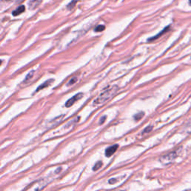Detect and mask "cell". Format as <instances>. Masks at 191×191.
<instances>
[{"mask_svg": "<svg viewBox=\"0 0 191 191\" xmlns=\"http://www.w3.org/2000/svg\"><path fill=\"white\" fill-rule=\"evenodd\" d=\"M117 90V86H113L111 87V88H108V89L105 90L94 100V104H95V105H100V104L104 103V102H106L107 100L110 99L116 93Z\"/></svg>", "mask_w": 191, "mask_h": 191, "instance_id": "cell-1", "label": "cell"}, {"mask_svg": "<svg viewBox=\"0 0 191 191\" xmlns=\"http://www.w3.org/2000/svg\"><path fill=\"white\" fill-rule=\"evenodd\" d=\"M178 156L177 152H171L168 153V154H165L164 156L161 157L160 158V161L164 165H169V164H172L174 161L175 160V158Z\"/></svg>", "mask_w": 191, "mask_h": 191, "instance_id": "cell-2", "label": "cell"}, {"mask_svg": "<svg viewBox=\"0 0 191 191\" xmlns=\"http://www.w3.org/2000/svg\"><path fill=\"white\" fill-rule=\"evenodd\" d=\"M83 95H84V94H83L82 93H79L75 94L74 96H73V97L70 98V99H68V100H67V102H66V104H65V106L67 107V108H70V106H72L73 105H74L75 102H77L78 100L81 99V98L83 97Z\"/></svg>", "mask_w": 191, "mask_h": 191, "instance_id": "cell-3", "label": "cell"}, {"mask_svg": "<svg viewBox=\"0 0 191 191\" xmlns=\"http://www.w3.org/2000/svg\"><path fill=\"white\" fill-rule=\"evenodd\" d=\"M118 146H119L117 144H116V145L111 146H109L108 148H107L106 150H105V155H106V157H108V158L109 157H111L112 154L116 152V151L118 149Z\"/></svg>", "mask_w": 191, "mask_h": 191, "instance_id": "cell-4", "label": "cell"}, {"mask_svg": "<svg viewBox=\"0 0 191 191\" xmlns=\"http://www.w3.org/2000/svg\"><path fill=\"white\" fill-rule=\"evenodd\" d=\"M53 81H54V80L53 79L47 80V81H45L44 83H43L41 85H40V86L37 88V89L36 90V91H35V92H38V91H40V90H43V89H44V88H47V87H49L50 85H52V83Z\"/></svg>", "mask_w": 191, "mask_h": 191, "instance_id": "cell-5", "label": "cell"}, {"mask_svg": "<svg viewBox=\"0 0 191 191\" xmlns=\"http://www.w3.org/2000/svg\"><path fill=\"white\" fill-rule=\"evenodd\" d=\"M43 0H30L29 2V7L31 9H34L42 2Z\"/></svg>", "mask_w": 191, "mask_h": 191, "instance_id": "cell-6", "label": "cell"}, {"mask_svg": "<svg viewBox=\"0 0 191 191\" xmlns=\"http://www.w3.org/2000/svg\"><path fill=\"white\" fill-rule=\"evenodd\" d=\"M169 27H170V26H167V27H166L165 29H164V30L161 31V32H160L159 34H157V35H155L154 37H152V38L149 39L148 41H152V40H156V39H158V37H161V35H163V34H165L166 32H168V31H169Z\"/></svg>", "mask_w": 191, "mask_h": 191, "instance_id": "cell-7", "label": "cell"}, {"mask_svg": "<svg viewBox=\"0 0 191 191\" xmlns=\"http://www.w3.org/2000/svg\"><path fill=\"white\" fill-rule=\"evenodd\" d=\"M24 11H25V6H24V5H20V6L18 7L16 10H14V11H13L12 14L14 17H16L17 16V15H19L22 13H23Z\"/></svg>", "mask_w": 191, "mask_h": 191, "instance_id": "cell-8", "label": "cell"}, {"mask_svg": "<svg viewBox=\"0 0 191 191\" xmlns=\"http://www.w3.org/2000/svg\"><path fill=\"white\" fill-rule=\"evenodd\" d=\"M184 131L188 133V134H190L191 133V120H190L189 122H187L185 124V127H184Z\"/></svg>", "mask_w": 191, "mask_h": 191, "instance_id": "cell-9", "label": "cell"}, {"mask_svg": "<svg viewBox=\"0 0 191 191\" xmlns=\"http://www.w3.org/2000/svg\"><path fill=\"white\" fill-rule=\"evenodd\" d=\"M143 116H144V113H143V112H140V113H136V114L134 115V119H135L136 121H137V120H140Z\"/></svg>", "mask_w": 191, "mask_h": 191, "instance_id": "cell-10", "label": "cell"}, {"mask_svg": "<svg viewBox=\"0 0 191 191\" xmlns=\"http://www.w3.org/2000/svg\"><path fill=\"white\" fill-rule=\"evenodd\" d=\"M102 161H98V162L93 166V171L98 170V169H99L101 167H102Z\"/></svg>", "mask_w": 191, "mask_h": 191, "instance_id": "cell-11", "label": "cell"}, {"mask_svg": "<svg viewBox=\"0 0 191 191\" xmlns=\"http://www.w3.org/2000/svg\"><path fill=\"white\" fill-rule=\"evenodd\" d=\"M105 29V26H103V25H99V26H98L97 27H95V32H102V31H104Z\"/></svg>", "mask_w": 191, "mask_h": 191, "instance_id": "cell-12", "label": "cell"}, {"mask_svg": "<svg viewBox=\"0 0 191 191\" xmlns=\"http://www.w3.org/2000/svg\"><path fill=\"white\" fill-rule=\"evenodd\" d=\"M77 80H78V78H77V77H74V78H72V79H70V81L68 82V85H67V86H70V85L75 84V83L77 81Z\"/></svg>", "mask_w": 191, "mask_h": 191, "instance_id": "cell-13", "label": "cell"}, {"mask_svg": "<svg viewBox=\"0 0 191 191\" xmlns=\"http://www.w3.org/2000/svg\"><path fill=\"white\" fill-rule=\"evenodd\" d=\"M152 129H153V126H147V127L143 131V134H146V133L150 132V131H151L152 130Z\"/></svg>", "mask_w": 191, "mask_h": 191, "instance_id": "cell-14", "label": "cell"}, {"mask_svg": "<svg viewBox=\"0 0 191 191\" xmlns=\"http://www.w3.org/2000/svg\"><path fill=\"white\" fill-rule=\"evenodd\" d=\"M33 75H34V71H32L30 73H29L27 75V76H26V79H25V81H24V83H26V82H27L28 81H29V78H32V77L33 76Z\"/></svg>", "mask_w": 191, "mask_h": 191, "instance_id": "cell-15", "label": "cell"}, {"mask_svg": "<svg viewBox=\"0 0 191 191\" xmlns=\"http://www.w3.org/2000/svg\"><path fill=\"white\" fill-rule=\"evenodd\" d=\"M75 2H76V0H74V1H73V2H70V5L67 6V8H69V9H71V8H73V7L74 6V5H75Z\"/></svg>", "mask_w": 191, "mask_h": 191, "instance_id": "cell-16", "label": "cell"}, {"mask_svg": "<svg viewBox=\"0 0 191 191\" xmlns=\"http://www.w3.org/2000/svg\"><path fill=\"white\" fill-rule=\"evenodd\" d=\"M105 119H106V116H102V117L100 119V121H99V125H101V124H102V123H104V122L105 121Z\"/></svg>", "mask_w": 191, "mask_h": 191, "instance_id": "cell-17", "label": "cell"}, {"mask_svg": "<svg viewBox=\"0 0 191 191\" xmlns=\"http://www.w3.org/2000/svg\"><path fill=\"white\" fill-rule=\"evenodd\" d=\"M116 182H117V180H116V178H111V179H110V180H109V184L116 183Z\"/></svg>", "mask_w": 191, "mask_h": 191, "instance_id": "cell-18", "label": "cell"}, {"mask_svg": "<svg viewBox=\"0 0 191 191\" xmlns=\"http://www.w3.org/2000/svg\"><path fill=\"white\" fill-rule=\"evenodd\" d=\"M189 3H190V5H191V0H189Z\"/></svg>", "mask_w": 191, "mask_h": 191, "instance_id": "cell-19", "label": "cell"}, {"mask_svg": "<svg viewBox=\"0 0 191 191\" xmlns=\"http://www.w3.org/2000/svg\"><path fill=\"white\" fill-rule=\"evenodd\" d=\"M7 1H10V0H7Z\"/></svg>", "mask_w": 191, "mask_h": 191, "instance_id": "cell-20", "label": "cell"}]
</instances>
